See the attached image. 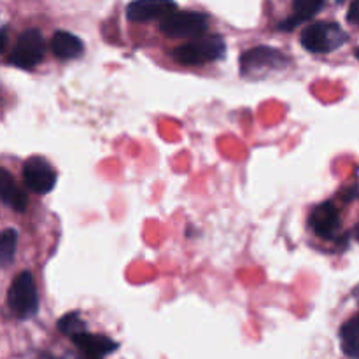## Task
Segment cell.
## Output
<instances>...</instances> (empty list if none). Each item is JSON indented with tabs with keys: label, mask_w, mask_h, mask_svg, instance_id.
<instances>
[{
	"label": "cell",
	"mask_w": 359,
	"mask_h": 359,
	"mask_svg": "<svg viewBox=\"0 0 359 359\" xmlns=\"http://www.w3.org/2000/svg\"><path fill=\"white\" fill-rule=\"evenodd\" d=\"M325 4L326 0H293V16L284 20L279 25V28H283V30H293L300 23H305L307 20L314 18L323 9Z\"/></svg>",
	"instance_id": "obj_13"
},
{
	"label": "cell",
	"mask_w": 359,
	"mask_h": 359,
	"mask_svg": "<svg viewBox=\"0 0 359 359\" xmlns=\"http://www.w3.org/2000/svg\"><path fill=\"white\" fill-rule=\"evenodd\" d=\"M354 237H356L358 241H359V224L356 226V230H354Z\"/></svg>",
	"instance_id": "obj_20"
},
{
	"label": "cell",
	"mask_w": 359,
	"mask_h": 359,
	"mask_svg": "<svg viewBox=\"0 0 359 359\" xmlns=\"http://www.w3.org/2000/svg\"><path fill=\"white\" fill-rule=\"evenodd\" d=\"M7 305L18 319H30L39 311V294L35 287L34 276L30 272H21L11 283L7 291Z\"/></svg>",
	"instance_id": "obj_4"
},
{
	"label": "cell",
	"mask_w": 359,
	"mask_h": 359,
	"mask_svg": "<svg viewBox=\"0 0 359 359\" xmlns=\"http://www.w3.org/2000/svg\"><path fill=\"white\" fill-rule=\"evenodd\" d=\"M347 21H349V23L359 25V0H354V2L351 4L349 11H347Z\"/></svg>",
	"instance_id": "obj_17"
},
{
	"label": "cell",
	"mask_w": 359,
	"mask_h": 359,
	"mask_svg": "<svg viewBox=\"0 0 359 359\" xmlns=\"http://www.w3.org/2000/svg\"><path fill=\"white\" fill-rule=\"evenodd\" d=\"M58 330L60 333H63V335L67 337H76L79 335V333L86 332V323L83 321V319L79 318V314L77 312H70V314H65L62 319L58 321Z\"/></svg>",
	"instance_id": "obj_16"
},
{
	"label": "cell",
	"mask_w": 359,
	"mask_h": 359,
	"mask_svg": "<svg viewBox=\"0 0 359 359\" xmlns=\"http://www.w3.org/2000/svg\"><path fill=\"white\" fill-rule=\"evenodd\" d=\"M340 346L346 356L359 358V314L340 328Z\"/></svg>",
	"instance_id": "obj_14"
},
{
	"label": "cell",
	"mask_w": 359,
	"mask_h": 359,
	"mask_svg": "<svg viewBox=\"0 0 359 359\" xmlns=\"http://www.w3.org/2000/svg\"><path fill=\"white\" fill-rule=\"evenodd\" d=\"M21 175H23V182L28 191L37 193V195H48L56 184V172L42 156L28 158L25 161Z\"/></svg>",
	"instance_id": "obj_7"
},
{
	"label": "cell",
	"mask_w": 359,
	"mask_h": 359,
	"mask_svg": "<svg viewBox=\"0 0 359 359\" xmlns=\"http://www.w3.org/2000/svg\"><path fill=\"white\" fill-rule=\"evenodd\" d=\"M349 35L333 21H319L304 28L300 35V42L311 53H332L342 48Z\"/></svg>",
	"instance_id": "obj_3"
},
{
	"label": "cell",
	"mask_w": 359,
	"mask_h": 359,
	"mask_svg": "<svg viewBox=\"0 0 359 359\" xmlns=\"http://www.w3.org/2000/svg\"><path fill=\"white\" fill-rule=\"evenodd\" d=\"M46 53V42L39 28L23 30L16 39L13 51L7 56V63L18 69L30 70L42 62Z\"/></svg>",
	"instance_id": "obj_5"
},
{
	"label": "cell",
	"mask_w": 359,
	"mask_h": 359,
	"mask_svg": "<svg viewBox=\"0 0 359 359\" xmlns=\"http://www.w3.org/2000/svg\"><path fill=\"white\" fill-rule=\"evenodd\" d=\"M337 2H339V4H342V2H346V0H337Z\"/></svg>",
	"instance_id": "obj_23"
},
{
	"label": "cell",
	"mask_w": 359,
	"mask_h": 359,
	"mask_svg": "<svg viewBox=\"0 0 359 359\" xmlns=\"http://www.w3.org/2000/svg\"><path fill=\"white\" fill-rule=\"evenodd\" d=\"M174 11H177V4L174 0H132L126 6V18L130 21L144 23V21L163 20Z\"/></svg>",
	"instance_id": "obj_9"
},
{
	"label": "cell",
	"mask_w": 359,
	"mask_h": 359,
	"mask_svg": "<svg viewBox=\"0 0 359 359\" xmlns=\"http://www.w3.org/2000/svg\"><path fill=\"white\" fill-rule=\"evenodd\" d=\"M18 248V231L13 228H7L2 231L0 237V263L2 266H9L14 262Z\"/></svg>",
	"instance_id": "obj_15"
},
{
	"label": "cell",
	"mask_w": 359,
	"mask_h": 359,
	"mask_svg": "<svg viewBox=\"0 0 359 359\" xmlns=\"http://www.w3.org/2000/svg\"><path fill=\"white\" fill-rule=\"evenodd\" d=\"M354 294H356V297H358V298H359V286H358V287H356V291H354Z\"/></svg>",
	"instance_id": "obj_21"
},
{
	"label": "cell",
	"mask_w": 359,
	"mask_h": 359,
	"mask_svg": "<svg viewBox=\"0 0 359 359\" xmlns=\"http://www.w3.org/2000/svg\"><path fill=\"white\" fill-rule=\"evenodd\" d=\"M356 56H358V58H359V48L356 49Z\"/></svg>",
	"instance_id": "obj_22"
},
{
	"label": "cell",
	"mask_w": 359,
	"mask_h": 359,
	"mask_svg": "<svg viewBox=\"0 0 359 359\" xmlns=\"http://www.w3.org/2000/svg\"><path fill=\"white\" fill-rule=\"evenodd\" d=\"M344 200H347V202H353V200H359V184H354L351 186V188L346 189V193H344Z\"/></svg>",
	"instance_id": "obj_18"
},
{
	"label": "cell",
	"mask_w": 359,
	"mask_h": 359,
	"mask_svg": "<svg viewBox=\"0 0 359 359\" xmlns=\"http://www.w3.org/2000/svg\"><path fill=\"white\" fill-rule=\"evenodd\" d=\"M51 51L60 60H74L83 55L84 44L77 35L65 30H58L55 32L51 39Z\"/></svg>",
	"instance_id": "obj_11"
},
{
	"label": "cell",
	"mask_w": 359,
	"mask_h": 359,
	"mask_svg": "<svg viewBox=\"0 0 359 359\" xmlns=\"http://www.w3.org/2000/svg\"><path fill=\"white\" fill-rule=\"evenodd\" d=\"M0 198H2L4 205L16 210V212H23V210L27 209V195L18 188L13 175H11L9 170H6V168L0 170Z\"/></svg>",
	"instance_id": "obj_12"
},
{
	"label": "cell",
	"mask_w": 359,
	"mask_h": 359,
	"mask_svg": "<svg viewBox=\"0 0 359 359\" xmlns=\"http://www.w3.org/2000/svg\"><path fill=\"white\" fill-rule=\"evenodd\" d=\"M72 342L84 356L93 359L105 358L119 349V344L114 342L112 339H109V337L91 335V333L88 332H83L79 333V335L72 337Z\"/></svg>",
	"instance_id": "obj_10"
},
{
	"label": "cell",
	"mask_w": 359,
	"mask_h": 359,
	"mask_svg": "<svg viewBox=\"0 0 359 359\" xmlns=\"http://www.w3.org/2000/svg\"><path fill=\"white\" fill-rule=\"evenodd\" d=\"M287 65H290L287 55L270 46H256L242 53L241 56V74L244 77H255V79L280 72Z\"/></svg>",
	"instance_id": "obj_2"
},
{
	"label": "cell",
	"mask_w": 359,
	"mask_h": 359,
	"mask_svg": "<svg viewBox=\"0 0 359 359\" xmlns=\"http://www.w3.org/2000/svg\"><path fill=\"white\" fill-rule=\"evenodd\" d=\"M226 53V42L221 35H202L179 46L170 53L172 58L181 65H203L217 62Z\"/></svg>",
	"instance_id": "obj_1"
},
{
	"label": "cell",
	"mask_w": 359,
	"mask_h": 359,
	"mask_svg": "<svg viewBox=\"0 0 359 359\" xmlns=\"http://www.w3.org/2000/svg\"><path fill=\"white\" fill-rule=\"evenodd\" d=\"M309 226L318 237L333 241L340 230V212L332 202H323L316 205L309 214Z\"/></svg>",
	"instance_id": "obj_8"
},
{
	"label": "cell",
	"mask_w": 359,
	"mask_h": 359,
	"mask_svg": "<svg viewBox=\"0 0 359 359\" xmlns=\"http://www.w3.org/2000/svg\"><path fill=\"white\" fill-rule=\"evenodd\" d=\"M6 46H7V30L4 28L2 30V46H0V49H2V51H6Z\"/></svg>",
	"instance_id": "obj_19"
},
{
	"label": "cell",
	"mask_w": 359,
	"mask_h": 359,
	"mask_svg": "<svg viewBox=\"0 0 359 359\" xmlns=\"http://www.w3.org/2000/svg\"><path fill=\"white\" fill-rule=\"evenodd\" d=\"M209 28V18L195 11H174L160 23L161 34L170 39L202 37Z\"/></svg>",
	"instance_id": "obj_6"
}]
</instances>
